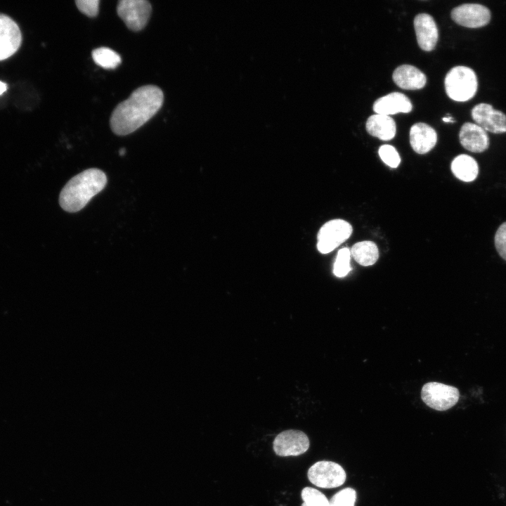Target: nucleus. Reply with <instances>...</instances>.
<instances>
[{
	"label": "nucleus",
	"mask_w": 506,
	"mask_h": 506,
	"mask_svg": "<svg viewBox=\"0 0 506 506\" xmlns=\"http://www.w3.org/2000/svg\"><path fill=\"white\" fill-rule=\"evenodd\" d=\"M350 252L355 261L364 266L373 265L379 257L377 246L372 241L356 242Z\"/></svg>",
	"instance_id": "nucleus-19"
},
{
	"label": "nucleus",
	"mask_w": 506,
	"mask_h": 506,
	"mask_svg": "<svg viewBox=\"0 0 506 506\" xmlns=\"http://www.w3.org/2000/svg\"><path fill=\"white\" fill-rule=\"evenodd\" d=\"M309 439L301 431L289 429L279 433L273 440V448L277 455L297 456L307 451Z\"/></svg>",
	"instance_id": "nucleus-8"
},
{
	"label": "nucleus",
	"mask_w": 506,
	"mask_h": 506,
	"mask_svg": "<svg viewBox=\"0 0 506 506\" xmlns=\"http://www.w3.org/2000/svg\"><path fill=\"white\" fill-rule=\"evenodd\" d=\"M152 6L145 0H121L117 6V13L131 30L138 32L147 25Z\"/></svg>",
	"instance_id": "nucleus-6"
},
{
	"label": "nucleus",
	"mask_w": 506,
	"mask_h": 506,
	"mask_svg": "<svg viewBox=\"0 0 506 506\" xmlns=\"http://www.w3.org/2000/svg\"><path fill=\"white\" fill-rule=\"evenodd\" d=\"M494 242L499 255L506 261V221L498 227L495 234Z\"/></svg>",
	"instance_id": "nucleus-25"
},
{
	"label": "nucleus",
	"mask_w": 506,
	"mask_h": 506,
	"mask_svg": "<svg viewBox=\"0 0 506 506\" xmlns=\"http://www.w3.org/2000/svg\"><path fill=\"white\" fill-rule=\"evenodd\" d=\"M442 119H443V122H454L453 117H450V116L443 117Z\"/></svg>",
	"instance_id": "nucleus-28"
},
{
	"label": "nucleus",
	"mask_w": 506,
	"mask_h": 506,
	"mask_svg": "<svg viewBox=\"0 0 506 506\" xmlns=\"http://www.w3.org/2000/svg\"><path fill=\"white\" fill-rule=\"evenodd\" d=\"M410 100L403 93L392 92L384 96L373 104V110L376 114L389 116L399 112L408 113L412 110Z\"/></svg>",
	"instance_id": "nucleus-14"
},
{
	"label": "nucleus",
	"mask_w": 506,
	"mask_h": 506,
	"mask_svg": "<svg viewBox=\"0 0 506 506\" xmlns=\"http://www.w3.org/2000/svg\"><path fill=\"white\" fill-rule=\"evenodd\" d=\"M474 121L486 131L493 134L506 132V115L488 103L476 105L471 111Z\"/></svg>",
	"instance_id": "nucleus-10"
},
{
	"label": "nucleus",
	"mask_w": 506,
	"mask_h": 506,
	"mask_svg": "<svg viewBox=\"0 0 506 506\" xmlns=\"http://www.w3.org/2000/svg\"><path fill=\"white\" fill-rule=\"evenodd\" d=\"M437 134L436 131L425 123L414 124L410 129V143L415 152L425 154L436 145Z\"/></svg>",
	"instance_id": "nucleus-15"
},
{
	"label": "nucleus",
	"mask_w": 506,
	"mask_h": 506,
	"mask_svg": "<svg viewBox=\"0 0 506 506\" xmlns=\"http://www.w3.org/2000/svg\"><path fill=\"white\" fill-rule=\"evenodd\" d=\"M163 100V92L157 86L145 85L135 89L112 111L110 119L112 132L118 136L133 133L160 110Z\"/></svg>",
	"instance_id": "nucleus-1"
},
{
	"label": "nucleus",
	"mask_w": 506,
	"mask_h": 506,
	"mask_svg": "<svg viewBox=\"0 0 506 506\" xmlns=\"http://www.w3.org/2000/svg\"><path fill=\"white\" fill-rule=\"evenodd\" d=\"M450 169L454 176L465 182H471L476 179L479 174L476 161L465 154L455 157L451 162Z\"/></svg>",
	"instance_id": "nucleus-18"
},
{
	"label": "nucleus",
	"mask_w": 506,
	"mask_h": 506,
	"mask_svg": "<svg viewBox=\"0 0 506 506\" xmlns=\"http://www.w3.org/2000/svg\"><path fill=\"white\" fill-rule=\"evenodd\" d=\"M395 84L403 89H420L427 82L425 74L417 67L410 65L398 66L393 72Z\"/></svg>",
	"instance_id": "nucleus-16"
},
{
	"label": "nucleus",
	"mask_w": 506,
	"mask_h": 506,
	"mask_svg": "<svg viewBox=\"0 0 506 506\" xmlns=\"http://www.w3.org/2000/svg\"><path fill=\"white\" fill-rule=\"evenodd\" d=\"M346 472L339 464L332 461H318L308 471L309 480L323 488H333L342 486L346 480Z\"/></svg>",
	"instance_id": "nucleus-7"
},
{
	"label": "nucleus",
	"mask_w": 506,
	"mask_h": 506,
	"mask_svg": "<svg viewBox=\"0 0 506 506\" xmlns=\"http://www.w3.org/2000/svg\"><path fill=\"white\" fill-rule=\"evenodd\" d=\"M351 225L343 219H333L326 222L317 235V249L322 254L333 251L351 235Z\"/></svg>",
	"instance_id": "nucleus-4"
},
{
	"label": "nucleus",
	"mask_w": 506,
	"mask_h": 506,
	"mask_svg": "<svg viewBox=\"0 0 506 506\" xmlns=\"http://www.w3.org/2000/svg\"><path fill=\"white\" fill-rule=\"evenodd\" d=\"M450 15L457 24L469 28L484 27L491 20L490 10L478 4L460 5L452 10Z\"/></svg>",
	"instance_id": "nucleus-9"
},
{
	"label": "nucleus",
	"mask_w": 506,
	"mask_h": 506,
	"mask_svg": "<svg viewBox=\"0 0 506 506\" xmlns=\"http://www.w3.org/2000/svg\"><path fill=\"white\" fill-rule=\"evenodd\" d=\"M7 90V84L0 81V95L4 93Z\"/></svg>",
	"instance_id": "nucleus-27"
},
{
	"label": "nucleus",
	"mask_w": 506,
	"mask_h": 506,
	"mask_svg": "<svg viewBox=\"0 0 506 506\" xmlns=\"http://www.w3.org/2000/svg\"><path fill=\"white\" fill-rule=\"evenodd\" d=\"M91 56L94 63L104 69H115L122 62L120 56L108 47L95 48Z\"/></svg>",
	"instance_id": "nucleus-20"
},
{
	"label": "nucleus",
	"mask_w": 506,
	"mask_h": 506,
	"mask_svg": "<svg viewBox=\"0 0 506 506\" xmlns=\"http://www.w3.org/2000/svg\"><path fill=\"white\" fill-rule=\"evenodd\" d=\"M350 259L351 252L349 248H342L338 251L333 266V273L337 277L343 278L351 271Z\"/></svg>",
	"instance_id": "nucleus-22"
},
{
	"label": "nucleus",
	"mask_w": 506,
	"mask_h": 506,
	"mask_svg": "<svg viewBox=\"0 0 506 506\" xmlns=\"http://www.w3.org/2000/svg\"><path fill=\"white\" fill-rule=\"evenodd\" d=\"M21 43L22 34L18 24L8 15L0 13V61L15 54Z\"/></svg>",
	"instance_id": "nucleus-11"
},
{
	"label": "nucleus",
	"mask_w": 506,
	"mask_h": 506,
	"mask_svg": "<svg viewBox=\"0 0 506 506\" xmlns=\"http://www.w3.org/2000/svg\"><path fill=\"white\" fill-rule=\"evenodd\" d=\"M125 153H126V150H125V148H121L119 151V154L121 156L124 155L125 154Z\"/></svg>",
	"instance_id": "nucleus-29"
},
{
	"label": "nucleus",
	"mask_w": 506,
	"mask_h": 506,
	"mask_svg": "<svg viewBox=\"0 0 506 506\" xmlns=\"http://www.w3.org/2000/svg\"><path fill=\"white\" fill-rule=\"evenodd\" d=\"M378 153L381 160L391 168L397 167L401 162V158L397 150L390 145H381Z\"/></svg>",
	"instance_id": "nucleus-24"
},
{
	"label": "nucleus",
	"mask_w": 506,
	"mask_h": 506,
	"mask_svg": "<svg viewBox=\"0 0 506 506\" xmlns=\"http://www.w3.org/2000/svg\"><path fill=\"white\" fill-rule=\"evenodd\" d=\"M421 397L429 407L443 411L451 408L458 403L460 392L455 387L432 382L422 387Z\"/></svg>",
	"instance_id": "nucleus-5"
},
{
	"label": "nucleus",
	"mask_w": 506,
	"mask_h": 506,
	"mask_svg": "<svg viewBox=\"0 0 506 506\" xmlns=\"http://www.w3.org/2000/svg\"><path fill=\"white\" fill-rule=\"evenodd\" d=\"M448 96L458 102L472 98L478 89L477 77L469 67L455 66L449 70L444 80Z\"/></svg>",
	"instance_id": "nucleus-3"
},
{
	"label": "nucleus",
	"mask_w": 506,
	"mask_h": 506,
	"mask_svg": "<svg viewBox=\"0 0 506 506\" xmlns=\"http://www.w3.org/2000/svg\"><path fill=\"white\" fill-rule=\"evenodd\" d=\"M301 496L303 500L301 506H329V500L327 497L314 488H304Z\"/></svg>",
	"instance_id": "nucleus-21"
},
{
	"label": "nucleus",
	"mask_w": 506,
	"mask_h": 506,
	"mask_svg": "<svg viewBox=\"0 0 506 506\" xmlns=\"http://www.w3.org/2000/svg\"><path fill=\"white\" fill-rule=\"evenodd\" d=\"M356 500V491L351 488H346L331 498L329 500V506H354Z\"/></svg>",
	"instance_id": "nucleus-23"
},
{
	"label": "nucleus",
	"mask_w": 506,
	"mask_h": 506,
	"mask_svg": "<svg viewBox=\"0 0 506 506\" xmlns=\"http://www.w3.org/2000/svg\"><path fill=\"white\" fill-rule=\"evenodd\" d=\"M77 8L89 17H95L99 11V0H77L75 1Z\"/></svg>",
	"instance_id": "nucleus-26"
},
{
	"label": "nucleus",
	"mask_w": 506,
	"mask_h": 506,
	"mask_svg": "<svg viewBox=\"0 0 506 506\" xmlns=\"http://www.w3.org/2000/svg\"><path fill=\"white\" fill-rule=\"evenodd\" d=\"M414 28L419 46L424 51H432L437 43L439 31L434 18L429 14L420 13L414 18Z\"/></svg>",
	"instance_id": "nucleus-12"
},
{
	"label": "nucleus",
	"mask_w": 506,
	"mask_h": 506,
	"mask_svg": "<svg viewBox=\"0 0 506 506\" xmlns=\"http://www.w3.org/2000/svg\"><path fill=\"white\" fill-rule=\"evenodd\" d=\"M105 173L96 168L88 169L72 177L62 189L59 203L63 209L77 212L84 208L105 186Z\"/></svg>",
	"instance_id": "nucleus-2"
},
{
	"label": "nucleus",
	"mask_w": 506,
	"mask_h": 506,
	"mask_svg": "<svg viewBox=\"0 0 506 506\" xmlns=\"http://www.w3.org/2000/svg\"><path fill=\"white\" fill-rule=\"evenodd\" d=\"M460 144L472 153H481L489 146V138L486 131L476 123L465 122L459 133Z\"/></svg>",
	"instance_id": "nucleus-13"
},
{
	"label": "nucleus",
	"mask_w": 506,
	"mask_h": 506,
	"mask_svg": "<svg viewBox=\"0 0 506 506\" xmlns=\"http://www.w3.org/2000/svg\"><path fill=\"white\" fill-rule=\"evenodd\" d=\"M365 128L369 134L382 141L392 139L396 131L393 118L380 114L370 116L366 121Z\"/></svg>",
	"instance_id": "nucleus-17"
}]
</instances>
